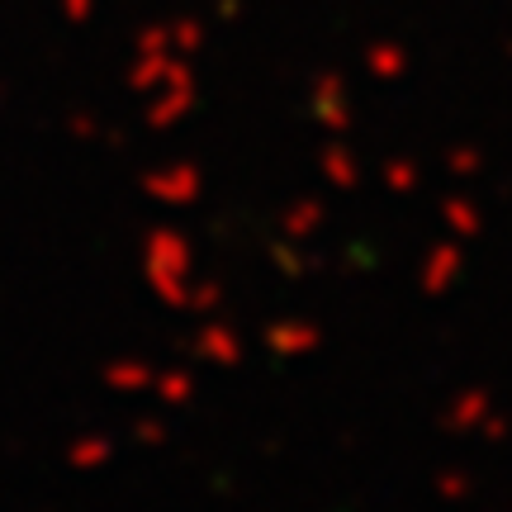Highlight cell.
<instances>
[{
    "label": "cell",
    "instance_id": "1",
    "mask_svg": "<svg viewBox=\"0 0 512 512\" xmlns=\"http://www.w3.org/2000/svg\"><path fill=\"white\" fill-rule=\"evenodd\" d=\"M271 342H275V351H304V347H313V332L309 328H275Z\"/></svg>",
    "mask_w": 512,
    "mask_h": 512
},
{
    "label": "cell",
    "instance_id": "2",
    "mask_svg": "<svg viewBox=\"0 0 512 512\" xmlns=\"http://www.w3.org/2000/svg\"><path fill=\"white\" fill-rule=\"evenodd\" d=\"M451 261H456L451 252H437V256H432V275H427V290H441V280L451 275Z\"/></svg>",
    "mask_w": 512,
    "mask_h": 512
}]
</instances>
